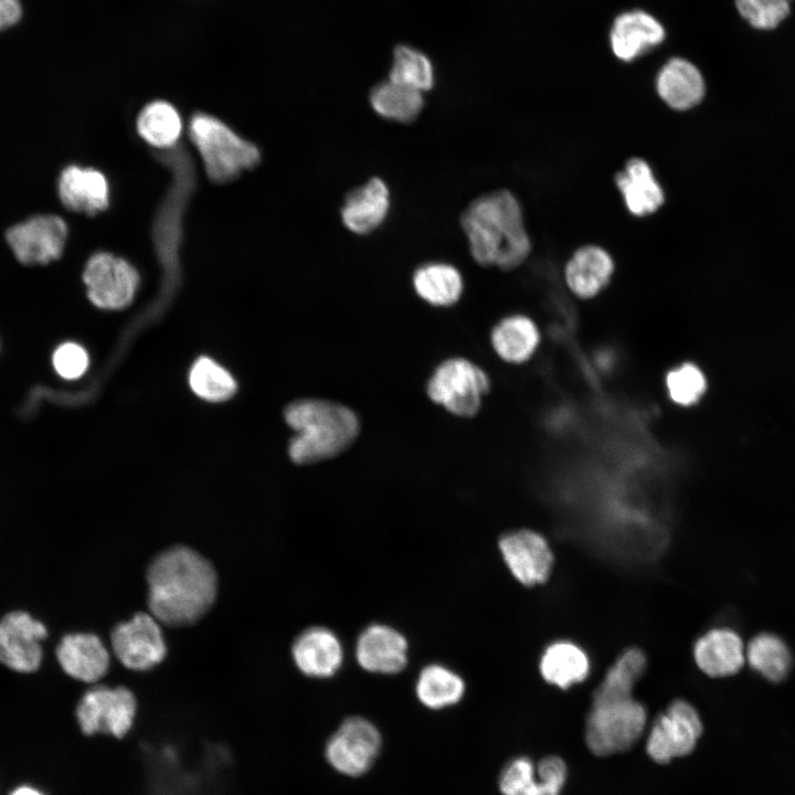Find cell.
Here are the masks:
<instances>
[{
	"label": "cell",
	"mask_w": 795,
	"mask_h": 795,
	"mask_svg": "<svg viewBox=\"0 0 795 795\" xmlns=\"http://www.w3.org/2000/svg\"><path fill=\"white\" fill-rule=\"evenodd\" d=\"M147 583L151 615L173 627L200 619L213 605L218 593L213 565L184 545L159 553L148 566Z\"/></svg>",
	"instance_id": "1"
},
{
	"label": "cell",
	"mask_w": 795,
	"mask_h": 795,
	"mask_svg": "<svg viewBox=\"0 0 795 795\" xmlns=\"http://www.w3.org/2000/svg\"><path fill=\"white\" fill-rule=\"evenodd\" d=\"M471 257L481 266L512 271L529 257L531 240L517 197L499 189L473 200L460 215Z\"/></svg>",
	"instance_id": "2"
},
{
	"label": "cell",
	"mask_w": 795,
	"mask_h": 795,
	"mask_svg": "<svg viewBox=\"0 0 795 795\" xmlns=\"http://www.w3.org/2000/svg\"><path fill=\"white\" fill-rule=\"evenodd\" d=\"M287 424L296 432L288 453L298 465L332 459L344 453L360 434L357 413L349 406L325 399H300L284 412Z\"/></svg>",
	"instance_id": "3"
},
{
	"label": "cell",
	"mask_w": 795,
	"mask_h": 795,
	"mask_svg": "<svg viewBox=\"0 0 795 795\" xmlns=\"http://www.w3.org/2000/svg\"><path fill=\"white\" fill-rule=\"evenodd\" d=\"M188 131L208 178L215 183L230 182L261 161L259 149L253 142L212 115L193 114Z\"/></svg>",
	"instance_id": "4"
},
{
	"label": "cell",
	"mask_w": 795,
	"mask_h": 795,
	"mask_svg": "<svg viewBox=\"0 0 795 795\" xmlns=\"http://www.w3.org/2000/svg\"><path fill=\"white\" fill-rule=\"evenodd\" d=\"M646 720V709L633 693L595 690L585 725L586 744L597 756L627 751L642 736Z\"/></svg>",
	"instance_id": "5"
},
{
	"label": "cell",
	"mask_w": 795,
	"mask_h": 795,
	"mask_svg": "<svg viewBox=\"0 0 795 795\" xmlns=\"http://www.w3.org/2000/svg\"><path fill=\"white\" fill-rule=\"evenodd\" d=\"M491 381L477 363L464 357L443 360L426 382V394L452 415L470 418L478 414Z\"/></svg>",
	"instance_id": "6"
},
{
	"label": "cell",
	"mask_w": 795,
	"mask_h": 795,
	"mask_svg": "<svg viewBox=\"0 0 795 795\" xmlns=\"http://www.w3.org/2000/svg\"><path fill=\"white\" fill-rule=\"evenodd\" d=\"M136 710V698L128 688L96 686L81 698L76 718L87 735L103 733L123 739L134 724Z\"/></svg>",
	"instance_id": "7"
},
{
	"label": "cell",
	"mask_w": 795,
	"mask_h": 795,
	"mask_svg": "<svg viewBox=\"0 0 795 795\" xmlns=\"http://www.w3.org/2000/svg\"><path fill=\"white\" fill-rule=\"evenodd\" d=\"M702 734L697 710L686 700L677 699L657 717L647 738L650 759L666 764L674 757L690 754Z\"/></svg>",
	"instance_id": "8"
},
{
	"label": "cell",
	"mask_w": 795,
	"mask_h": 795,
	"mask_svg": "<svg viewBox=\"0 0 795 795\" xmlns=\"http://www.w3.org/2000/svg\"><path fill=\"white\" fill-rule=\"evenodd\" d=\"M137 269L123 257L99 252L89 257L83 282L88 299L102 309H123L127 307L139 285Z\"/></svg>",
	"instance_id": "9"
},
{
	"label": "cell",
	"mask_w": 795,
	"mask_h": 795,
	"mask_svg": "<svg viewBox=\"0 0 795 795\" xmlns=\"http://www.w3.org/2000/svg\"><path fill=\"white\" fill-rule=\"evenodd\" d=\"M381 734L368 719L352 716L340 724L326 744V759L341 774L360 776L368 772L381 749Z\"/></svg>",
	"instance_id": "10"
},
{
	"label": "cell",
	"mask_w": 795,
	"mask_h": 795,
	"mask_svg": "<svg viewBox=\"0 0 795 795\" xmlns=\"http://www.w3.org/2000/svg\"><path fill=\"white\" fill-rule=\"evenodd\" d=\"M110 642L117 659L132 670H148L161 662L167 654L161 627L147 613H137L128 622L115 626Z\"/></svg>",
	"instance_id": "11"
},
{
	"label": "cell",
	"mask_w": 795,
	"mask_h": 795,
	"mask_svg": "<svg viewBox=\"0 0 795 795\" xmlns=\"http://www.w3.org/2000/svg\"><path fill=\"white\" fill-rule=\"evenodd\" d=\"M6 237L19 262L46 264L62 255L67 225L57 215H36L9 229Z\"/></svg>",
	"instance_id": "12"
},
{
	"label": "cell",
	"mask_w": 795,
	"mask_h": 795,
	"mask_svg": "<svg viewBox=\"0 0 795 795\" xmlns=\"http://www.w3.org/2000/svg\"><path fill=\"white\" fill-rule=\"evenodd\" d=\"M46 627L29 613L14 611L0 619V662L20 672L35 671L43 657Z\"/></svg>",
	"instance_id": "13"
},
{
	"label": "cell",
	"mask_w": 795,
	"mask_h": 795,
	"mask_svg": "<svg viewBox=\"0 0 795 795\" xmlns=\"http://www.w3.org/2000/svg\"><path fill=\"white\" fill-rule=\"evenodd\" d=\"M498 547L509 571L520 583L533 586L548 580L553 553L540 533L529 529L510 531L499 539Z\"/></svg>",
	"instance_id": "14"
},
{
	"label": "cell",
	"mask_w": 795,
	"mask_h": 795,
	"mask_svg": "<svg viewBox=\"0 0 795 795\" xmlns=\"http://www.w3.org/2000/svg\"><path fill=\"white\" fill-rule=\"evenodd\" d=\"M354 655L358 665L365 671L395 675L407 665L409 643L393 626L373 623L359 634Z\"/></svg>",
	"instance_id": "15"
},
{
	"label": "cell",
	"mask_w": 795,
	"mask_h": 795,
	"mask_svg": "<svg viewBox=\"0 0 795 795\" xmlns=\"http://www.w3.org/2000/svg\"><path fill=\"white\" fill-rule=\"evenodd\" d=\"M565 778L566 765L559 756L543 757L537 766L520 756L502 770L499 788L504 795H560Z\"/></svg>",
	"instance_id": "16"
},
{
	"label": "cell",
	"mask_w": 795,
	"mask_h": 795,
	"mask_svg": "<svg viewBox=\"0 0 795 795\" xmlns=\"http://www.w3.org/2000/svg\"><path fill=\"white\" fill-rule=\"evenodd\" d=\"M293 660L307 677L326 679L342 667L344 650L339 636L325 626L304 629L293 642Z\"/></svg>",
	"instance_id": "17"
},
{
	"label": "cell",
	"mask_w": 795,
	"mask_h": 795,
	"mask_svg": "<svg viewBox=\"0 0 795 795\" xmlns=\"http://www.w3.org/2000/svg\"><path fill=\"white\" fill-rule=\"evenodd\" d=\"M666 36L662 24L644 10H630L618 14L610 31V44L614 55L632 62L659 45Z\"/></svg>",
	"instance_id": "18"
},
{
	"label": "cell",
	"mask_w": 795,
	"mask_h": 795,
	"mask_svg": "<svg viewBox=\"0 0 795 795\" xmlns=\"http://www.w3.org/2000/svg\"><path fill=\"white\" fill-rule=\"evenodd\" d=\"M614 271V259L605 248L586 244L575 250L568 259L564 282L575 297L587 300L607 287Z\"/></svg>",
	"instance_id": "19"
},
{
	"label": "cell",
	"mask_w": 795,
	"mask_h": 795,
	"mask_svg": "<svg viewBox=\"0 0 795 795\" xmlns=\"http://www.w3.org/2000/svg\"><path fill=\"white\" fill-rule=\"evenodd\" d=\"M390 210V191L378 177L347 193L340 215L344 226L354 234L367 235L375 231Z\"/></svg>",
	"instance_id": "20"
},
{
	"label": "cell",
	"mask_w": 795,
	"mask_h": 795,
	"mask_svg": "<svg viewBox=\"0 0 795 795\" xmlns=\"http://www.w3.org/2000/svg\"><path fill=\"white\" fill-rule=\"evenodd\" d=\"M655 86L660 99L676 112L692 109L706 95L701 72L692 62L682 57L669 59L659 68Z\"/></svg>",
	"instance_id": "21"
},
{
	"label": "cell",
	"mask_w": 795,
	"mask_h": 795,
	"mask_svg": "<svg viewBox=\"0 0 795 795\" xmlns=\"http://www.w3.org/2000/svg\"><path fill=\"white\" fill-rule=\"evenodd\" d=\"M57 189L62 203L73 212L95 215L108 208V181L97 169L68 166L60 176Z\"/></svg>",
	"instance_id": "22"
},
{
	"label": "cell",
	"mask_w": 795,
	"mask_h": 795,
	"mask_svg": "<svg viewBox=\"0 0 795 795\" xmlns=\"http://www.w3.org/2000/svg\"><path fill=\"white\" fill-rule=\"evenodd\" d=\"M693 657L699 669L713 678L729 677L745 664V646L740 635L728 627H716L698 638Z\"/></svg>",
	"instance_id": "23"
},
{
	"label": "cell",
	"mask_w": 795,
	"mask_h": 795,
	"mask_svg": "<svg viewBox=\"0 0 795 795\" xmlns=\"http://www.w3.org/2000/svg\"><path fill=\"white\" fill-rule=\"evenodd\" d=\"M615 184L627 211L637 218L658 211L665 202V192L650 165L643 158L628 159L615 176Z\"/></svg>",
	"instance_id": "24"
},
{
	"label": "cell",
	"mask_w": 795,
	"mask_h": 795,
	"mask_svg": "<svg viewBox=\"0 0 795 795\" xmlns=\"http://www.w3.org/2000/svg\"><path fill=\"white\" fill-rule=\"evenodd\" d=\"M56 658L67 675L84 682L103 678L110 661L100 638L88 633L65 635L56 647Z\"/></svg>",
	"instance_id": "25"
},
{
	"label": "cell",
	"mask_w": 795,
	"mask_h": 795,
	"mask_svg": "<svg viewBox=\"0 0 795 795\" xmlns=\"http://www.w3.org/2000/svg\"><path fill=\"white\" fill-rule=\"evenodd\" d=\"M541 343L537 322L523 314L501 318L491 329L490 344L495 353L510 364H523L532 359Z\"/></svg>",
	"instance_id": "26"
},
{
	"label": "cell",
	"mask_w": 795,
	"mask_h": 795,
	"mask_svg": "<svg viewBox=\"0 0 795 795\" xmlns=\"http://www.w3.org/2000/svg\"><path fill=\"white\" fill-rule=\"evenodd\" d=\"M417 296L435 307L456 304L464 289L460 272L452 264L432 262L417 267L412 277Z\"/></svg>",
	"instance_id": "27"
},
{
	"label": "cell",
	"mask_w": 795,
	"mask_h": 795,
	"mask_svg": "<svg viewBox=\"0 0 795 795\" xmlns=\"http://www.w3.org/2000/svg\"><path fill=\"white\" fill-rule=\"evenodd\" d=\"M465 691L466 683L463 677L443 664H427L416 677V698L424 707L432 710L458 703Z\"/></svg>",
	"instance_id": "28"
},
{
	"label": "cell",
	"mask_w": 795,
	"mask_h": 795,
	"mask_svg": "<svg viewBox=\"0 0 795 795\" xmlns=\"http://www.w3.org/2000/svg\"><path fill=\"white\" fill-rule=\"evenodd\" d=\"M540 671L549 683L566 689L583 681L590 671V660L576 644L560 640L549 645L540 659Z\"/></svg>",
	"instance_id": "29"
},
{
	"label": "cell",
	"mask_w": 795,
	"mask_h": 795,
	"mask_svg": "<svg viewBox=\"0 0 795 795\" xmlns=\"http://www.w3.org/2000/svg\"><path fill=\"white\" fill-rule=\"evenodd\" d=\"M369 100L379 116L401 124L414 121L424 107L422 92L389 78L372 87Z\"/></svg>",
	"instance_id": "30"
},
{
	"label": "cell",
	"mask_w": 795,
	"mask_h": 795,
	"mask_svg": "<svg viewBox=\"0 0 795 795\" xmlns=\"http://www.w3.org/2000/svg\"><path fill=\"white\" fill-rule=\"evenodd\" d=\"M136 128L148 145L167 150L177 146L182 134V119L174 106L165 100H155L141 109Z\"/></svg>",
	"instance_id": "31"
},
{
	"label": "cell",
	"mask_w": 795,
	"mask_h": 795,
	"mask_svg": "<svg viewBox=\"0 0 795 795\" xmlns=\"http://www.w3.org/2000/svg\"><path fill=\"white\" fill-rule=\"evenodd\" d=\"M745 662L764 679L780 682L791 670L792 654L780 636L760 633L745 647Z\"/></svg>",
	"instance_id": "32"
},
{
	"label": "cell",
	"mask_w": 795,
	"mask_h": 795,
	"mask_svg": "<svg viewBox=\"0 0 795 795\" xmlns=\"http://www.w3.org/2000/svg\"><path fill=\"white\" fill-rule=\"evenodd\" d=\"M389 80L424 93L434 86L435 71L424 52L400 44L393 51Z\"/></svg>",
	"instance_id": "33"
},
{
	"label": "cell",
	"mask_w": 795,
	"mask_h": 795,
	"mask_svg": "<svg viewBox=\"0 0 795 795\" xmlns=\"http://www.w3.org/2000/svg\"><path fill=\"white\" fill-rule=\"evenodd\" d=\"M189 381L197 395L211 402L227 400L236 391L232 375L206 357H201L194 362Z\"/></svg>",
	"instance_id": "34"
},
{
	"label": "cell",
	"mask_w": 795,
	"mask_h": 795,
	"mask_svg": "<svg viewBox=\"0 0 795 795\" xmlns=\"http://www.w3.org/2000/svg\"><path fill=\"white\" fill-rule=\"evenodd\" d=\"M665 388L675 405L690 407L698 404L704 395L707 378L695 362L685 361L668 370L665 375Z\"/></svg>",
	"instance_id": "35"
},
{
	"label": "cell",
	"mask_w": 795,
	"mask_h": 795,
	"mask_svg": "<svg viewBox=\"0 0 795 795\" xmlns=\"http://www.w3.org/2000/svg\"><path fill=\"white\" fill-rule=\"evenodd\" d=\"M646 665L645 654L640 649H626L610 667L596 690L613 693H633L636 682L645 672Z\"/></svg>",
	"instance_id": "36"
},
{
	"label": "cell",
	"mask_w": 795,
	"mask_h": 795,
	"mask_svg": "<svg viewBox=\"0 0 795 795\" xmlns=\"http://www.w3.org/2000/svg\"><path fill=\"white\" fill-rule=\"evenodd\" d=\"M793 0H735L740 15L754 29L777 28L789 14Z\"/></svg>",
	"instance_id": "37"
},
{
	"label": "cell",
	"mask_w": 795,
	"mask_h": 795,
	"mask_svg": "<svg viewBox=\"0 0 795 795\" xmlns=\"http://www.w3.org/2000/svg\"><path fill=\"white\" fill-rule=\"evenodd\" d=\"M52 363L56 373L67 380L82 377L88 367L86 350L75 342H64L53 352Z\"/></svg>",
	"instance_id": "38"
},
{
	"label": "cell",
	"mask_w": 795,
	"mask_h": 795,
	"mask_svg": "<svg viewBox=\"0 0 795 795\" xmlns=\"http://www.w3.org/2000/svg\"><path fill=\"white\" fill-rule=\"evenodd\" d=\"M21 17L19 0H0V31L13 25Z\"/></svg>",
	"instance_id": "39"
},
{
	"label": "cell",
	"mask_w": 795,
	"mask_h": 795,
	"mask_svg": "<svg viewBox=\"0 0 795 795\" xmlns=\"http://www.w3.org/2000/svg\"><path fill=\"white\" fill-rule=\"evenodd\" d=\"M10 795H44L39 789L31 786L17 787Z\"/></svg>",
	"instance_id": "40"
}]
</instances>
